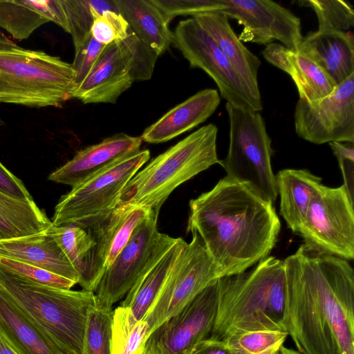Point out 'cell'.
Here are the masks:
<instances>
[{"label":"cell","instance_id":"cell-1","mask_svg":"<svg viewBox=\"0 0 354 354\" xmlns=\"http://www.w3.org/2000/svg\"><path fill=\"white\" fill-rule=\"evenodd\" d=\"M286 332L302 354H354V271L303 244L283 259Z\"/></svg>","mask_w":354,"mask_h":354},{"label":"cell","instance_id":"cell-2","mask_svg":"<svg viewBox=\"0 0 354 354\" xmlns=\"http://www.w3.org/2000/svg\"><path fill=\"white\" fill-rule=\"evenodd\" d=\"M280 230L273 204L226 176L189 201L187 234H198L222 277L268 257Z\"/></svg>","mask_w":354,"mask_h":354},{"label":"cell","instance_id":"cell-3","mask_svg":"<svg viewBox=\"0 0 354 354\" xmlns=\"http://www.w3.org/2000/svg\"><path fill=\"white\" fill-rule=\"evenodd\" d=\"M283 260L272 256L249 270L221 279L216 319L209 339L223 341L255 330L286 332Z\"/></svg>","mask_w":354,"mask_h":354},{"label":"cell","instance_id":"cell-4","mask_svg":"<svg viewBox=\"0 0 354 354\" xmlns=\"http://www.w3.org/2000/svg\"><path fill=\"white\" fill-rule=\"evenodd\" d=\"M3 292L62 351L83 354V341L90 309L95 295L36 283L0 267Z\"/></svg>","mask_w":354,"mask_h":354},{"label":"cell","instance_id":"cell-5","mask_svg":"<svg viewBox=\"0 0 354 354\" xmlns=\"http://www.w3.org/2000/svg\"><path fill=\"white\" fill-rule=\"evenodd\" d=\"M217 134L216 126L208 124L156 156L130 180L120 205L143 207L158 215L177 187L218 163Z\"/></svg>","mask_w":354,"mask_h":354},{"label":"cell","instance_id":"cell-6","mask_svg":"<svg viewBox=\"0 0 354 354\" xmlns=\"http://www.w3.org/2000/svg\"><path fill=\"white\" fill-rule=\"evenodd\" d=\"M72 66L41 50L0 47V102L60 106L76 88Z\"/></svg>","mask_w":354,"mask_h":354},{"label":"cell","instance_id":"cell-7","mask_svg":"<svg viewBox=\"0 0 354 354\" xmlns=\"http://www.w3.org/2000/svg\"><path fill=\"white\" fill-rule=\"evenodd\" d=\"M225 109L230 123L229 149L218 164L226 177L273 204L278 193L271 164V139L264 120L259 111L238 109L228 103Z\"/></svg>","mask_w":354,"mask_h":354},{"label":"cell","instance_id":"cell-8","mask_svg":"<svg viewBox=\"0 0 354 354\" xmlns=\"http://www.w3.org/2000/svg\"><path fill=\"white\" fill-rule=\"evenodd\" d=\"M150 151L130 152L62 195L55 206L54 226H94L106 218L120 204L124 189L149 160Z\"/></svg>","mask_w":354,"mask_h":354},{"label":"cell","instance_id":"cell-9","mask_svg":"<svg viewBox=\"0 0 354 354\" xmlns=\"http://www.w3.org/2000/svg\"><path fill=\"white\" fill-rule=\"evenodd\" d=\"M152 212L134 229L129 241L104 272L95 290V306L112 309L162 259L178 238L158 231Z\"/></svg>","mask_w":354,"mask_h":354},{"label":"cell","instance_id":"cell-10","mask_svg":"<svg viewBox=\"0 0 354 354\" xmlns=\"http://www.w3.org/2000/svg\"><path fill=\"white\" fill-rule=\"evenodd\" d=\"M297 234L310 251L346 261L354 259L353 200L343 185L319 187Z\"/></svg>","mask_w":354,"mask_h":354},{"label":"cell","instance_id":"cell-11","mask_svg":"<svg viewBox=\"0 0 354 354\" xmlns=\"http://www.w3.org/2000/svg\"><path fill=\"white\" fill-rule=\"evenodd\" d=\"M174 261L145 320L151 333L176 315L203 289L222 277L196 232Z\"/></svg>","mask_w":354,"mask_h":354},{"label":"cell","instance_id":"cell-12","mask_svg":"<svg viewBox=\"0 0 354 354\" xmlns=\"http://www.w3.org/2000/svg\"><path fill=\"white\" fill-rule=\"evenodd\" d=\"M171 45L191 67L202 69L214 80L227 103L244 110H262V103L252 96L216 42L193 17L178 24Z\"/></svg>","mask_w":354,"mask_h":354},{"label":"cell","instance_id":"cell-13","mask_svg":"<svg viewBox=\"0 0 354 354\" xmlns=\"http://www.w3.org/2000/svg\"><path fill=\"white\" fill-rule=\"evenodd\" d=\"M297 136L316 145L354 142V74L329 95L298 100L294 113Z\"/></svg>","mask_w":354,"mask_h":354},{"label":"cell","instance_id":"cell-14","mask_svg":"<svg viewBox=\"0 0 354 354\" xmlns=\"http://www.w3.org/2000/svg\"><path fill=\"white\" fill-rule=\"evenodd\" d=\"M221 279L154 330L145 348L152 354H189L198 344L209 338L216 315Z\"/></svg>","mask_w":354,"mask_h":354},{"label":"cell","instance_id":"cell-15","mask_svg":"<svg viewBox=\"0 0 354 354\" xmlns=\"http://www.w3.org/2000/svg\"><path fill=\"white\" fill-rule=\"evenodd\" d=\"M220 11L243 28L241 41L268 45L275 40L297 51L301 42V20L290 10L269 0H224Z\"/></svg>","mask_w":354,"mask_h":354},{"label":"cell","instance_id":"cell-16","mask_svg":"<svg viewBox=\"0 0 354 354\" xmlns=\"http://www.w3.org/2000/svg\"><path fill=\"white\" fill-rule=\"evenodd\" d=\"M142 142L140 136L115 133L77 152L71 160L52 172L48 180L73 187L119 158L140 149Z\"/></svg>","mask_w":354,"mask_h":354},{"label":"cell","instance_id":"cell-17","mask_svg":"<svg viewBox=\"0 0 354 354\" xmlns=\"http://www.w3.org/2000/svg\"><path fill=\"white\" fill-rule=\"evenodd\" d=\"M133 82L118 44L113 43L106 46L88 75L73 92L72 98L84 104H115Z\"/></svg>","mask_w":354,"mask_h":354},{"label":"cell","instance_id":"cell-18","mask_svg":"<svg viewBox=\"0 0 354 354\" xmlns=\"http://www.w3.org/2000/svg\"><path fill=\"white\" fill-rule=\"evenodd\" d=\"M310 59L335 86L354 74L352 34L342 31H315L302 38L297 50Z\"/></svg>","mask_w":354,"mask_h":354},{"label":"cell","instance_id":"cell-19","mask_svg":"<svg viewBox=\"0 0 354 354\" xmlns=\"http://www.w3.org/2000/svg\"><path fill=\"white\" fill-rule=\"evenodd\" d=\"M220 102L216 89L201 90L147 127L140 137L142 141L152 144L169 141L207 120L215 112Z\"/></svg>","mask_w":354,"mask_h":354},{"label":"cell","instance_id":"cell-20","mask_svg":"<svg viewBox=\"0 0 354 354\" xmlns=\"http://www.w3.org/2000/svg\"><path fill=\"white\" fill-rule=\"evenodd\" d=\"M192 17L212 37L252 96L262 103L257 79L261 62L239 39L227 17L220 12Z\"/></svg>","mask_w":354,"mask_h":354},{"label":"cell","instance_id":"cell-21","mask_svg":"<svg viewBox=\"0 0 354 354\" xmlns=\"http://www.w3.org/2000/svg\"><path fill=\"white\" fill-rule=\"evenodd\" d=\"M0 257L35 266L78 283L79 275L53 238L45 231L0 240Z\"/></svg>","mask_w":354,"mask_h":354},{"label":"cell","instance_id":"cell-22","mask_svg":"<svg viewBox=\"0 0 354 354\" xmlns=\"http://www.w3.org/2000/svg\"><path fill=\"white\" fill-rule=\"evenodd\" d=\"M261 54L269 63L291 77L299 99L315 100L329 95L336 87L315 63L298 51L271 43Z\"/></svg>","mask_w":354,"mask_h":354},{"label":"cell","instance_id":"cell-23","mask_svg":"<svg viewBox=\"0 0 354 354\" xmlns=\"http://www.w3.org/2000/svg\"><path fill=\"white\" fill-rule=\"evenodd\" d=\"M50 21L70 32L61 0H0V27L16 39H27L37 28Z\"/></svg>","mask_w":354,"mask_h":354},{"label":"cell","instance_id":"cell-24","mask_svg":"<svg viewBox=\"0 0 354 354\" xmlns=\"http://www.w3.org/2000/svg\"><path fill=\"white\" fill-rule=\"evenodd\" d=\"M280 198L279 213L288 227L297 234L310 201L322 185V178L307 169H284L275 175Z\"/></svg>","mask_w":354,"mask_h":354},{"label":"cell","instance_id":"cell-25","mask_svg":"<svg viewBox=\"0 0 354 354\" xmlns=\"http://www.w3.org/2000/svg\"><path fill=\"white\" fill-rule=\"evenodd\" d=\"M0 333L19 354L63 353L1 290Z\"/></svg>","mask_w":354,"mask_h":354},{"label":"cell","instance_id":"cell-26","mask_svg":"<svg viewBox=\"0 0 354 354\" xmlns=\"http://www.w3.org/2000/svg\"><path fill=\"white\" fill-rule=\"evenodd\" d=\"M136 35L158 55L172 44L173 32L151 0H113Z\"/></svg>","mask_w":354,"mask_h":354},{"label":"cell","instance_id":"cell-27","mask_svg":"<svg viewBox=\"0 0 354 354\" xmlns=\"http://www.w3.org/2000/svg\"><path fill=\"white\" fill-rule=\"evenodd\" d=\"M51 225L52 221L33 200L0 191V240L40 233Z\"/></svg>","mask_w":354,"mask_h":354},{"label":"cell","instance_id":"cell-28","mask_svg":"<svg viewBox=\"0 0 354 354\" xmlns=\"http://www.w3.org/2000/svg\"><path fill=\"white\" fill-rule=\"evenodd\" d=\"M187 242L178 238L162 259L125 295L120 306L128 308L137 320H143L157 299L168 274Z\"/></svg>","mask_w":354,"mask_h":354},{"label":"cell","instance_id":"cell-29","mask_svg":"<svg viewBox=\"0 0 354 354\" xmlns=\"http://www.w3.org/2000/svg\"><path fill=\"white\" fill-rule=\"evenodd\" d=\"M150 335L145 320H137L123 306L114 310L111 326L112 354H141Z\"/></svg>","mask_w":354,"mask_h":354},{"label":"cell","instance_id":"cell-30","mask_svg":"<svg viewBox=\"0 0 354 354\" xmlns=\"http://www.w3.org/2000/svg\"><path fill=\"white\" fill-rule=\"evenodd\" d=\"M58 244L79 275L83 274L95 242L90 227L51 225L45 230Z\"/></svg>","mask_w":354,"mask_h":354},{"label":"cell","instance_id":"cell-31","mask_svg":"<svg viewBox=\"0 0 354 354\" xmlns=\"http://www.w3.org/2000/svg\"><path fill=\"white\" fill-rule=\"evenodd\" d=\"M301 6L310 8L316 14L319 31L346 32L354 26L352 6L342 0H301Z\"/></svg>","mask_w":354,"mask_h":354},{"label":"cell","instance_id":"cell-32","mask_svg":"<svg viewBox=\"0 0 354 354\" xmlns=\"http://www.w3.org/2000/svg\"><path fill=\"white\" fill-rule=\"evenodd\" d=\"M133 81L151 78L158 53L145 44L129 28L127 37L117 43Z\"/></svg>","mask_w":354,"mask_h":354},{"label":"cell","instance_id":"cell-33","mask_svg":"<svg viewBox=\"0 0 354 354\" xmlns=\"http://www.w3.org/2000/svg\"><path fill=\"white\" fill-rule=\"evenodd\" d=\"M113 310L95 306L88 314L83 341V354H112L111 326Z\"/></svg>","mask_w":354,"mask_h":354},{"label":"cell","instance_id":"cell-34","mask_svg":"<svg viewBox=\"0 0 354 354\" xmlns=\"http://www.w3.org/2000/svg\"><path fill=\"white\" fill-rule=\"evenodd\" d=\"M288 336L287 332L280 330H255L235 335L223 341L239 354H257L283 344Z\"/></svg>","mask_w":354,"mask_h":354},{"label":"cell","instance_id":"cell-35","mask_svg":"<svg viewBox=\"0 0 354 354\" xmlns=\"http://www.w3.org/2000/svg\"><path fill=\"white\" fill-rule=\"evenodd\" d=\"M0 267L25 280L53 288L70 290L77 283L41 268L5 257H0Z\"/></svg>","mask_w":354,"mask_h":354},{"label":"cell","instance_id":"cell-36","mask_svg":"<svg viewBox=\"0 0 354 354\" xmlns=\"http://www.w3.org/2000/svg\"><path fill=\"white\" fill-rule=\"evenodd\" d=\"M65 9L75 49L91 34L94 0H61Z\"/></svg>","mask_w":354,"mask_h":354},{"label":"cell","instance_id":"cell-37","mask_svg":"<svg viewBox=\"0 0 354 354\" xmlns=\"http://www.w3.org/2000/svg\"><path fill=\"white\" fill-rule=\"evenodd\" d=\"M160 11L165 21H170L178 15H194L220 12L225 8L224 0H151Z\"/></svg>","mask_w":354,"mask_h":354},{"label":"cell","instance_id":"cell-38","mask_svg":"<svg viewBox=\"0 0 354 354\" xmlns=\"http://www.w3.org/2000/svg\"><path fill=\"white\" fill-rule=\"evenodd\" d=\"M152 212L154 211L151 209L132 205L113 237L106 261V270L111 266L116 257L127 243L136 227Z\"/></svg>","mask_w":354,"mask_h":354},{"label":"cell","instance_id":"cell-39","mask_svg":"<svg viewBox=\"0 0 354 354\" xmlns=\"http://www.w3.org/2000/svg\"><path fill=\"white\" fill-rule=\"evenodd\" d=\"M105 47V45L97 42L91 35L75 49L72 66L76 73V87L88 75Z\"/></svg>","mask_w":354,"mask_h":354},{"label":"cell","instance_id":"cell-40","mask_svg":"<svg viewBox=\"0 0 354 354\" xmlns=\"http://www.w3.org/2000/svg\"><path fill=\"white\" fill-rule=\"evenodd\" d=\"M341 169L344 187L350 198L353 200L354 191V147L353 142H329Z\"/></svg>","mask_w":354,"mask_h":354},{"label":"cell","instance_id":"cell-41","mask_svg":"<svg viewBox=\"0 0 354 354\" xmlns=\"http://www.w3.org/2000/svg\"><path fill=\"white\" fill-rule=\"evenodd\" d=\"M0 191L15 198L33 200L24 183L0 162Z\"/></svg>","mask_w":354,"mask_h":354},{"label":"cell","instance_id":"cell-42","mask_svg":"<svg viewBox=\"0 0 354 354\" xmlns=\"http://www.w3.org/2000/svg\"><path fill=\"white\" fill-rule=\"evenodd\" d=\"M189 354H239L224 341L205 339L198 344Z\"/></svg>","mask_w":354,"mask_h":354},{"label":"cell","instance_id":"cell-43","mask_svg":"<svg viewBox=\"0 0 354 354\" xmlns=\"http://www.w3.org/2000/svg\"><path fill=\"white\" fill-rule=\"evenodd\" d=\"M0 354H19L0 333Z\"/></svg>","mask_w":354,"mask_h":354},{"label":"cell","instance_id":"cell-44","mask_svg":"<svg viewBox=\"0 0 354 354\" xmlns=\"http://www.w3.org/2000/svg\"><path fill=\"white\" fill-rule=\"evenodd\" d=\"M277 354H302V353H301L298 351H295V350L291 349V348H288L285 347L283 345H281L279 347Z\"/></svg>","mask_w":354,"mask_h":354},{"label":"cell","instance_id":"cell-45","mask_svg":"<svg viewBox=\"0 0 354 354\" xmlns=\"http://www.w3.org/2000/svg\"><path fill=\"white\" fill-rule=\"evenodd\" d=\"M281 345L283 344L276 345L257 354H276Z\"/></svg>","mask_w":354,"mask_h":354},{"label":"cell","instance_id":"cell-46","mask_svg":"<svg viewBox=\"0 0 354 354\" xmlns=\"http://www.w3.org/2000/svg\"><path fill=\"white\" fill-rule=\"evenodd\" d=\"M141 354H152L151 353H150L149 351H148L147 350H146L145 348L144 349L143 352L141 353Z\"/></svg>","mask_w":354,"mask_h":354},{"label":"cell","instance_id":"cell-47","mask_svg":"<svg viewBox=\"0 0 354 354\" xmlns=\"http://www.w3.org/2000/svg\"><path fill=\"white\" fill-rule=\"evenodd\" d=\"M62 354H76V353H74L72 352H65V353H62Z\"/></svg>","mask_w":354,"mask_h":354},{"label":"cell","instance_id":"cell-48","mask_svg":"<svg viewBox=\"0 0 354 354\" xmlns=\"http://www.w3.org/2000/svg\"><path fill=\"white\" fill-rule=\"evenodd\" d=\"M277 354V353H276Z\"/></svg>","mask_w":354,"mask_h":354}]
</instances>
